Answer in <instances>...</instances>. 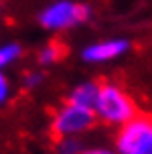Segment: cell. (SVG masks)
<instances>
[{"instance_id": "8992f818", "label": "cell", "mask_w": 152, "mask_h": 154, "mask_svg": "<svg viewBox=\"0 0 152 154\" xmlns=\"http://www.w3.org/2000/svg\"><path fill=\"white\" fill-rule=\"evenodd\" d=\"M98 89H99V83L93 81V79L79 81V83L73 85V89L69 91L67 101L69 103H75V106H81V108L93 109V103H95V97H98Z\"/></svg>"}, {"instance_id": "7a4b0ae2", "label": "cell", "mask_w": 152, "mask_h": 154, "mask_svg": "<svg viewBox=\"0 0 152 154\" xmlns=\"http://www.w3.org/2000/svg\"><path fill=\"white\" fill-rule=\"evenodd\" d=\"M91 18V6L77 0H53L39 12V24L49 32H65L85 24Z\"/></svg>"}, {"instance_id": "3957f363", "label": "cell", "mask_w": 152, "mask_h": 154, "mask_svg": "<svg viewBox=\"0 0 152 154\" xmlns=\"http://www.w3.org/2000/svg\"><path fill=\"white\" fill-rule=\"evenodd\" d=\"M95 114L89 108H81L65 101L51 118V132L57 138L65 136H83L95 126Z\"/></svg>"}, {"instance_id": "30bf717a", "label": "cell", "mask_w": 152, "mask_h": 154, "mask_svg": "<svg viewBox=\"0 0 152 154\" xmlns=\"http://www.w3.org/2000/svg\"><path fill=\"white\" fill-rule=\"evenodd\" d=\"M43 81H45V75H43V71H39V69H30V71H26V73L23 75V87L29 89V91L41 87Z\"/></svg>"}, {"instance_id": "7c38bea8", "label": "cell", "mask_w": 152, "mask_h": 154, "mask_svg": "<svg viewBox=\"0 0 152 154\" xmlns=\"http://www.w3.org/2000/svg\"><path fill=\"white\" fill-rule=\"evenodd\" d=\"M81 154H118V152L107 146H85L81 150Z\"/></svg>"}, {"instance_id": "5bb4252c", "label": "cell", "mask_w": 152, "mask_h": 154, "mask_svg": "<svg viewBox=\"0 0 152 154\" xmlns=\"http://www.w3.org/2000/svg\"><path fill=\"white\" fill-rule=\"evenodd\" d=\"M0 6H2V2H0Z\"/></svg>"}, {"instance_id": "9c48e42d", "label": "cell", "mask_w": 152, "mask_h": 154, "mask_svg": "<svg viewBox=\"0 0 152 154\" xmlns=\"http://www.w3.org/2000/svg\"><path fill=\"white\" fill-rule=\"evenodd\" d=\"M85 142L81 136H65V138H57L55 154H81Z\"/></svg>"}, {"instance_id": "8fae6325", "label": "cell", "mask_w": 152, "mask_h": 154, "mask_svg": "<svg viewBox=\"0 0 152 154\" xmlns=\"http://www.w3.org/2000/svg\"><path fill=\"white\" fill-rule=\"evenodd\" d=\"M10 91H12L10 79L4 75V71H0V106H4V103L10 100Z\"/></svg>"}, {"instance_id": "ba28073f", "label": "cell", "mask_w": 152, "mask_h": 154, "mask_svg": "<svg viewBox=\"0 0 152 154\" xmlns=\"http://www.w3.org/2000/svg\"><path fill=\"white\" fill-rule=\"evenodd\" d=\"M20 57H23V47H20V43L0 45V71H4L6 67L14 65Z\"/></svg>"}, {"instance_id": "5b68a950", "label": "cell", "mask_w": 152, "mask_h": 154, "mask_svg": "<svg viewBox=\"0 0 152 154\" xmlns=\"http://www.w3.org/2000/svg\"><path fill=\"white\" fill-rule=\"evenodd\" d=\"M130 49H132V43L126 37L99 38L81 49V59L87 65H106V63L118 61L124 55H128Z\"/></svg>"}, {"instance_id": "4fadbf2b", "label": "cell", "mask_w": 152, "mask_h": 154, "mask_svg": "<svg viewBox=\"0 0 152 154\" xmlns=\"http://www.w3.org/2000/svg\"><path fill=\"white\" fill-rule=\"evenodd\" d=\"M142 154H152V142H150V144H148V148H146V150H144V152H142Z\"/></svg>"}, {"instance_id": "277c9868", "label": "cell", "mask_w": 152, "mask_h": 154, "mask_svg": "<svg viewBox=\"0 0 152 154\" xmlns=\"http://www.w3.org/2000/svg\"><path fill=\"white\" fill-rule=\"evenodd\" d=\"M152 142V116L136 114L118 128L114 150L118 154H142Z\"/></svg>"}, {"instance_id": "6da1fadb", "label": "cell", "mask_w": 152, "mask_h": 154, "mask_svg": "<svg viewBox=\"0 0 152 154\" xmlns=\"http://www.w3.org/2000/svg\"><path fill=\"white\" fill-rule=\"evenodd\" d=\"M93 114L98 122L112 128H120L122 124H126L138 114V108L132 95L122 85L114 81H104L99 83L98 97L93 103Z\"/></svg>"}, {"instance_id": "52a82bcc", "label": "cell", "mask_w": 152, "mask_h": 154, "mask_svg": "<svg viewBox=\"0 0 152 154\" xmlns=\"http://www.w3.org/2000/svg\"><path fill=\"white\" fill-rule=\"evenodd\" d=\"M63 57V47L59 43H47V45L41 47V51L37 55V61L41 67H51L57 61H61Z\"/></svg>"}]
</instances>
